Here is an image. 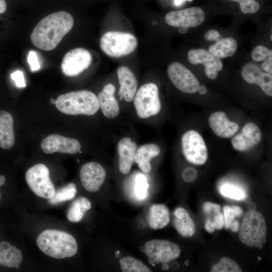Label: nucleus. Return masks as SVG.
Here are the masks:
<instances>
[{
    "label": "nucleus",
    "mask_w": 272,
    "mask_h": 272,
    "mask_svg": "<svg viewBox=\"0 0 272 272\" xmlns=\"http://www.w3.org/2000/svg\"><path fill=\"white\" fill-rule=\"evenodd\" d=\"M178 31L180 33L184 34L188 32V28L187 27H179Z\"/></svg>",
    "instance_id": "49"
},
{
    "label": "nucleus",
    "mask_w": 272,
    "mask_h": 272,
    "mask_svg": "<svg viewBox=\"0 0 272 272\" xmlns=\"http://www.w3.org/2000/svg\"><path fill=\"white\" fill-rule=\"evenodd\" d=\"M23 260V254L20 249L7 241L0 243V264L4 266L19 268Z\"/></svg>",
    "instance_id": "24"
},
{
    "label": "nucleus",
    "mask_w": 272,
    "mask_h": 272,
    "mask_svg": "<svg viewBox=\"0 0 272 272\" xmlns=\"http://www.w3.org/2000/svg\"><path fill=\"white\" fill-rule=\"evenodd\" d=\"M239 224L238 221L234 220L230 225V228L233 232H237L239 230Z\"/></svg>",
    "instance_id": "45"
},
{
    "label": "nucleus",
    "mask_w": 272,
    "mask_h": 272,
    "mask_svg": "<svg viewBox=\"0 0 272 272\" xmlns=\"http://www.w3.org/2000/svg\"><path fill=\"white\" fill-rule=\"evenodd\" d=\"M14 144L13 118L8 112L0 110V148L10 149Z\"/></svg>",
    "instance_id": "22"
},
{
    "label": "nucleus",
    "mask_w": 272,
    "mask_h": 272,
    "mask_svg": "<svg viewBox=\"0 0 272 272\" xmlns=\"http://www.w3.org/2000/svg\"><path fill=\"white\" fill-rule=\"evenodd\" d=\"M91 208L90 201L86 197L80 196L76 199L69 208L66 213L67 219L71 222H79Z\"/></svg>",
    "instance_id": "28"
},
{
    "label": "nucleus",
    "mask_w": 272,
    "mask_h": 272,
    "mask_svg": "<svg viewBox=\"0 0 272 272\" xmlns=\"http://www.w3.org/2000/svg\"><path fill=\"white\" fill-rule=\"evenodd\" d=\"M185 264L187 265H188L189 264L188 263V260H186V262H185Z\"/></svg>",
    "instance_id": "52"
},
{
    "label": "nucleus",
    "mask_w": 272,
    "mask_h": 272,
    "mask_svg": "<svg viewBox=\"0 0 272 272\" xmlns=\"http://www.w3.org/2000/svg\"><path fill=\"white\" fill-rule=\"evenodd\" d=\"M209 123L214 133L222 138L232 137L239 129L238 124L230 121L222 111L213 113L209 117Z\"/></svg>",
    "instance_id": "18"
},
{
    "label": "nucleus",
    "mask_w": 272,
    "mask_h": 272,
    "mask_svg": "<svg viewBox=\"0 0 272 272\" xmlns=\"http://www.w3.org/2000/svg\"><path fill=\"white\" fill-rule=\"evenodd\" d=\"M120 87L118 95L120 99L126 102L132 101L136 93L138 82L133 72L125 66H119L117 70Z\"/></svg>",
    "instance_id": "17"
},
{
    "label": "nucleus",
    "mask_w": 272,
    "mask_h": 272,
    "mask_svg": "<svg viewBox=\"0 0 272 272\" xmlns=\"http://www.w3.org/2000/svg\"><path fill=\"white\" fill-rule=\"evenodd\" d=\"M220 192L223 196L236 200H243L246 196L241 188L229 183L222 185Z\"/></svg>",
    "instance_id": "32"
},
{
    "label": "nucleus",
    "mask_w": 272,
    "mask_h": 272,
    "mask_svg": "<svg viewBox=\"0 0 272 272\" xmlns=\"http://www.w3.org/2000/svg\"><path fill=\"white\" fill-rule=\"evenodd\" d=\"M106 171L102 166L95 162L83 165L80 170V178L84 187L88 191H97L103 184Z\"/></svg>",
    "instance_id": "14"
},
{
    "label": "nucleus",
    "mask_w": 272,
    "mask_h": 272,
    "mask_svg": "<svg viewBox=\"0 0 272 272\" xmlns=\"http://www.w3.org/2000/svg\"><path fill=\"white\" fill-rule=\"evenodd\" d=\"M170 221L169 211L163 204H154L149 209L148 223L150 227L159 230L165 227Z\"/></svg>",
    "instance_id": "26"
},
{
    "label": "nucleus",
    "mask_w": 272,
    "mask_h": 272,
    "mask_svg": "<svg viewBox=\"0 0 272 272\" xmlns=\"http://www.w3.org/2000/svg\"><path fill=\"white\" fill-rule=\"evenodd\" d=\"M223 217L224 225L226 229H229L230 225L235 220L236 217H239L243 214L241 207L236 206L230 207L225 206L223 208Z\"/></svg>",
    "instance_id": "33"
},
{
    "label": "nucleus",
    "mask_w": 272,
    "mask_h": 272,
    "mask_svg": "<svg viewBox=\"0 0 272 272\" xmlns=\"http://www.w3.org/2000/svg\"><path fill=\"white\" fill-rule=\"evenodd\" d=\"M92 60L90 52L84 48H78L69 51L64 55L61 68L66 76H77L89 67Z\"/></svg>",
    "instance_id": "12"
},
{
    "label": "nucleus",
    "mask_w": 272,
    "mask_h": 272,
    "mask_svg": "<svg viewBox=\"0 0 272 272\" xmlns=\"http://www.w3.org/2000/svg\"><path fill=\"white\" fill-rule=\"evenodd\" d=\"M115 91V88L113 84H107L104 86L97 97L103 113L109 119L116 117L119 113V104L114 96Z\"/></svg>",
    "instance_id": "20"
},
{
    "label": "nucleus",
    "mask_w": 272,
    "mask_h": 272,
    "mask_svg": "<svg viewBox=\"0 0 272 272\" xmlns=\"http://www.w3.org/2000/svg\"><path fill=\"white\" fill-rule=\"evenodd\" d=\"M77 193L76 185L74 183H69L66 185L55 190L53 196L48 199V202L55 205L72 199Z\"/></svg>",
    "instance_id": "29"
},
{
    "label": "nucleus",
    "mask_w": 272,
    "mask_h": 272,
    "mask_svg": "<svg viewBox=\"0 0 272 272\" xmlns=\"http://www.w3.org/2000/svg\"><path fill=\"white\" fill-rule=\"evenodd\" d=\"M251 57L255 61H264L272 57V51L263 45H258L252 50Z\"/></svg>",
    "instance_id": "35"
},
{
    "label": "nucleus",
    "mask_w": 272,
    "mask_h": 272,
    "mask_svg": "<svg viewBox=\"0 0 272 272\" xmlns=\"http://www.w3.org/2000/svg\"><path fill=\"white\" fill-rule=\"evenodd\" d=\"M167 73L172 84L180 91L187 94L197 92L200 86L199 81L182 64L178 62L170 64Z\"/></svg>",
    "instance_id": "10"
},
{
    "label": "nucleus",
    "mask_w": 272,
    "mask_h": 272,
    "mask_svg": "<svg viewBox=\"0 0 272 272\" xmlns=\"http://www.w3.org/2000/svg\"><path fill=\"white\" fill-rule=\"evenodd\" d=\"M100 45L106 55L119 57L132 53L137 47L138 41L133 35L129 33L108 31L101 37Z\"/></svg>",
    "instance_id": "5"
},
{
    "label": "nucleus",
    "mask_w": 272,
    "mask_h": 272,
    "mask_svg": "<svg viewBox=\"0 0 272 272\" xmlns=\"http://www.w3.org/2000/svg\"><path fill=\"white\" fill-rule=\"evenodd\" d=\"M25 179L30 189L38 196L49 199L52 197L55 189L46 166L37 164L30 167L26 171Z\"/></svg>",
    "instance_id": "7"
},
{
    "label": "nucleus",
    "mask_w": 272,
    "mask_h": 272,
    "mask_svg": "<svg viewBox=\"0 0 272 272\" xmlns=\"http://www.w3.org/2000/svg\"><path fill=\"white\" fill-rule=\"evenodd\" d=\"M236 41L231 37L221 38L209 47V51L219 59L233 56L237 49Z\"/></svg>",
    "instance_id": "27"
},
{
    "label": "nucleus",
    "mask_w": 272,
    "mask_h": 272,
    "mask_svg": "<svg viewBox=\"0 0 272 272\" xmlns=\"http://www.w3.org/2000/svg\"><path fill=\"white\" fill-rule=\"evenodd\" d=\"M183 154L186 160L193 164L201 165L207 161L208 153L205 141L195 130L185 132L181 139Z\"/></svg>",
    "instance_id": "9"
},
{
    "label": "nucleus",
    "mask_w": 272,
    "mask_h": 272,
    "mask_svg": "<svg viewBox=\"0 0 272 272\" xmlns=\"http://www.w3.org/2000/svg\"><path fill=\"white\" fill-rule=\"evenodd\" d=\"M272 35L271 34L270 35V40H272V37H271Z\"/></svg>",
    "instance_id": "53"
},
{
    "label": "nucleus",
    "mask_w": 272,
    "mask_h": 272,
    "mask_svg": "<svg viewBox=\"0 0 272 272\" xmlns=\"http://www.w3.org/2000/svg\"><path fill=\"white\" fill-rule=\"evenodd\" d=\"M50 102H51V103L52 104H55L56 102V99L55 100V99L52 98H51Z\"/></svg>",
    "instance_id": "51"
},
{
    "label": "nucleus",
    "mask_w": 272,
    "mask_h": 272,
    "mask_svg": "<svg viewBox=\"0 0 272 272\" xmlns=\"http://www.w3.org/2000/svg\"><path fill=\"white\" fill-rule=\"evenodd\" d=\"M197 91L200 94L204 95L207 92V88L205 85H200Z\"/></svg>",
    "instance_id": "47"
},
{
    "label": "nucleus",
    "mask_w": 272,
    "mask_h": 272,
    "mask_svg": "<svg viewBox=\"0 0 272 272\" xmlns=\"http://www.w3.org/2000/svg\"><path fill=\"white\" fill-rule=\"evenodd\" d=\"M57 109L68 115H92L100 105L96 95L87 90L70 92L59 96L55 103Z\"/></svg>",
    "instance_id": "3"
},
{
    "label": "nucleus",
    "mask_w": 272,
    "mask_h": 272,
    "mask_svg": "<svg viewBox=\"0 0 272 272\" xmlns=\"http://www.w3.org/2000/svg\"><path fill=\"white\" fill-rule=\"evenodd\" d=\"M187 56L191 64H202L204 65L205 69H213L219 72L223 69V63L220 59L216 57L205 49H191L188 51Z\"/></svg>",
    "instance_id": "21"
},
{
    "label": "nucleus",
    "mask_w": 272,
    "mask_h": 272,
    "mask_svg": "<svg viewBox=\"0 0 272 272\" xmlns=\"http://www.w3.org/2000/svg\"><path fill=\"white\" fill-rule=\"evenodd\" d=\"M261 69L266 73H272V57L265 60L261 65Z\"/></svg>",
    "instance_id": "43"
},
{
    "label": "nucleus",
    "mask_w": 272,
    "mask_h": 272,
    "mask_svg": "<svg viewBox=\"0 0 272 272\" xmlns=\"http://www.w3.org/2000/svg\"><path fill=\"white\" fill-rule=\"evenodd\" d=\"M203 210L207 215L211 214H216L221 210V207L219 205L211 202H206L203 205Z\"/></svg>",
    "instance_id": "40"
},
{
    "label": "nucleus",
    "mask_w": 272,
    "mask_h": 272,
    "mask_svg": "<svg viewBox=\"0 0 272 272\" xmlns=\"http://www.w3.org/2000/svg\"><path fill=\"white\" fill-rule=\"evenodd\" d=\"M173 224L178 233L183 237H190L195 232V224L184 208H176L173 213Z\"/></svg>",
    "instance_id": "23"
},
{
    "label": "nucleus",
    "mask_w": 272,
    "mask_h": 272,
    "mask_svg": "<svg viewBox=\"0 0 272 272\" xmlns=\"http://www.w3.org/2000/svg\"><path fill=\"white\" fill-rule=\"evenodd\" d=\"M212 221L215 229L221 230L223 227L224 225V217L223 214L220 211L215 214L214 219Z\"/></svg>",
    "instance_id": "41"
},
{
    "label": "nucleus",
    "mask_w": 272,
    "mask_h": 272,
    "mask_svg": "<svg viewBox=\"0 0 272 272\" xmlns=\"http://www.w3.org/2000/svg\"><path fill=\"white\" fill-rule=\"evenodd\" d=\"M238 3L243 14H254L260 8L259 4L255 0H229Z\"/></svg>",
    "instance_id": "36"
},
{
    "label": "nucleus",
    "mask_w": 272,
    "mask_h": 272,
    "mask_svg": "<svg viewBox=\"0 0 272 272\" xmlns=\"http://www.w3.org/2000/svg\"><path fill=\"white\" fill-rule=\"evenodd\" d=\"M133 100L137 114L141 118L156 115L161 110L158 88L154 83L142 85L135 93Z\"/></svg>",
    "instance_id": "6"
},
{
    "label": "nucleus",
    "mask_w": 272,
    "mask_h": 272,
    "mask_svg": "<svg viewBox=\"0 0 272 272\" xmlns=\"http://www.w3.org/2000/svg\"><path fill=\"white\" fill-rule=\"evenodd\" d=\"M11 77L15 82L17 87L24 88L26 87V83L23 73L21 71H16L11 75Z\"/></svg>",
    "instance_id": "39"
},
{
    "label": "nucleus",
    "mask_w": 272,
    "mask_h": 272,
    "mask_svg": "<svg viewBox=\"0 0 272 272\" xmlns=\"http://www.w3.org/2000/svg\"><path fill=\"white\" fill-rule=\"evenodd\" d=\"M41 147L45 154L59 152L74 154L81 149V144L76 139L56 134L48 135L41 143Z\"/></svg>",
    "instance_id": "13"
},
{
    "label": "nucleus",
    "mask_w": 272,
    "mask_h": 272,
    "mask_svg": "<svg viewBox=\"0 0 272 272\" xmlns=\"http://www.w3.org/2000/svg\"><path fill=\"white\" fill-rule=\"evenodd\" d=\"M120 267L124 272H151L152 270L141 261L132 256H125L119 260Z\"/></svg>",
    "instance_id": "30"
},
{
    "label": "nucleus",
    "mask_w": 272,
    "mask_h": 272,
    "mask_svg": "<svg viewBox=\"0 0 272 272\" xmlns=\"http://www.w3.org/2000/svg\"><path fill=\"white\" fill-rule=\"evenodd\" d=\"M238 236L244 245L262 249L266 239V226L263 215L254 210L247 211L244 216Z\"/></svg>",
    "instance_id": "4"
},
{
    "label": "nucleus",
    "mask_w": 272,
    "mask_h": 272,
    "mask_svg": "<svg viewBox=\"0 0 272 272\" xmlns=\"http://www.w3.org/2000/svg\"><path fill=\"white\" fill-rule=\"evenodd\" d=\"M212 272H241L242 270L235 261L227 257L221 258L220 261L214 265Z\"/></svg>",
    "instance_id": "31"
},
{
    "label": "nucleus",
    "mask_w": 272,
    "mask_h": 272,
    "mask_svg": "<svg viewBox=\"0 0 272 272\" xmlns=\"http://www.w3.org/2000/svg\"><path fill=\"white\" fill-rule=\"evenodd\" d=\"M74 19L69 13L60 11L43 18L34 28L30 37L32 43L42 50L54 49L72 29Z\"/></svg>",
    "instance_id": "1"
},
{
    "label": "nucleus",
    "mask_w": 272,
    "mask_h": 272,
    "mask_svg": "<svg viewBox=\"0 0 272 272\" xmlns=\"http://www.w3.org/2000/svg\"><path fill=\"white\" fill-rule=\"evenodd\" d=\"M206 18L204 11L197 7L170 12L165 17L166 22L174 27L193 28L202 24Z\"/></svg>",
    "instance_id": "11"
},
{
    "label": "nucleus",
    "mask_w": 272,
    "mask_h": 272,
    "mask_svg": "<svg viewBox=\"0 0 272 272\" xmlns=\"http://www.w3.org/2000/svg\"><path fill=\"white\" fill-rule=\"evenodd\" d=\"M168 268V265L166 263H164L163 265V269H167Z\"/></svg>",
    "instance_id": "50"
},
{
    "label": "nucleus",
    "mask_w": 272,
    "mask_h": 272,
    "mask_svg": "<svg viewBox=\"0 0 272 272\" xmlns=\"http://www.w3.org/2000/svg\"><path fill=\"white\" fill-rule=\"evenodd\" d=\"M205 228L206 231L209 233H213L215 231V228L213 221L211 220V219L208 218L207 219Z\"/></svg>",
    "instance_id": "44"
},
{
    "label": "nucleus",
    "mask_w": 272,
    "mask_h": 272,
    "mask_svg": "<svg viewBox=\"0 0 272 272\" xmlns=\"http://www.w3.org/2000/svg\"><path fill=\"white\" fill-rule=\"evenodd\" d=\"M149 187L146 177L143 174H138L135 178V192L139 199H144Z\"/></svg>",
    "instance_id": "34"
},
{
    "label": "nucleus",
    "mask_w": 272,
    "mask_h": 272,
    "mask_svg": "<svg viewBox=\"0 0 272 272\" xmlns=\"http://www.w3.org/2000/svg\"><path fill=\"white\" fill-rule=\"evenodd\" d=\"M262 134L257 125L253 122L244 125L242 131L231 140L233 148L238 151H245L252 149L261 141Z\"/></svg>",
    "instance_id": "15"
},
{
    "label": "nucleus",
    "mask_w": 272,
    "mask_h": 272,
    "mask_svg": "<svg viewBox=\"0 0 272 272\" xmlns=\"http://www.w3.org/2000/svg\"><path fill=\"white\" fill-rule=\"evenodd\" d=\"M197 173L196 170L192 167L185 169L182 174V179L187 182L193 181L197 177Z\"/></svg>",
    "instance_id": "38"
},
{
    "label": "nucleus",
    "mask_w": 272,
    "mask_h": 272,
    "mask_svg": "<svg viewBox=\"0 0 272 272\" xmlns=\"http://www.w3.org/2000/svg\"><path fill=\"white\" fill-rule=\"evenodd\" d=\"M205 39L207 41H218L221 38L219 32L216 30H210L208 31L205 34Z\"/></svg>",
    "instance_id": "42"
},
{
    "label": "nucleus",
    "mask_w": 272,
    "mask_h": 272,
    "mask_svg": "<svg viewBox=\"0 0 272 272\" xmlns=\"http://www.w3.org/2000/svg\"><path fill=\"white\" fill-rule=\"evenodd\" d=\"M28 62L30 66L31 71L32 72H35L39 70L40 65L38 60L37 54L35 51H29L28 56Z\"/></svg>",
    "instance_id": "37"
},
{
    "label": "nucleus",
    "mask_w": 272,
    "mask_h": 272,
    "mask_svg": "<svg viewBox=\"0 0 272 272\" xmlns=\"http://www.w3.org/2000/svg\"><path fill=\"white\" fill-rule=\"evenodd\" d=\"M144 251L151 264L167 263L178 257L181 252L177 244L159 239L147 242L145 244Z\"/></svg>",
    "instance_id": "8"
},
{
    "label": "nucleus",
    "mask_w": 272,
    "mask_h": 272,
    "mask_svg": "<svg viewBox=\"0 0 272 272\" xmlns=\"http://www.w3.org/2000/svg\"><path fill=\"white\" fill-rule=\"evenodd\" d=\"M36 243L43 253L56 259L72 257L78 251L75 238L67 232L57 230L42 231L38 235Z\"/></svg>",
    "instance_id": "2"
},
{
    "label": "nucleus",
    "mask_w": 272,
    "mask_h": 272,
    "mask_svg": "<svg viewBox=\"0 0 272 272\" xmlns=\"http://www.w3.org/2000/svg\"><path fill=\"white\" fill-rule=\"evenodd\" d=\"M7 9V4L5 0H0V13H4Z\"/></svg>",
    "instance_id": "46"
},
{
    "label": "nucleus",
    "mask_w": 272,
    "mask_h": 272,
    "mask_svg": "<svg viewBox=\"0 0 272 272\" xmlns=\"http://www.w3.org/2000/svg\"><path fill=\"white\" fill-rule=\"evenodd\" d=\"M6 182V178L4 175H0V187L3 185ZM1 199V194L0 192V201Z\"/></svg>",
    "instance_id": "48"
},
{
    "label": "nucleus",
    "mask_w": 272,
    "mask_h": 272,
    "mask_svg": "<svg viewBox=\"0 0 272 272\" xmlns=\"http://www.w3.org/2000/svg\"><path fill=\"white\" fill-rule=\"evenodd\" d=\"M258 258H258L259 260L261 259V258H260V257H259Z\"/></svg>",
    "instance_id": "54"
},
{
    "label": "nucleus",
    "mask_w": 272,
    "mask_h": 272,
    "mask_svg": "<svg viewBox=\"0 0 272 272\" xmlns=\"http://www.w3.org/2000/svg\"><path fill=\"white\" fill-rule=\"evenodd\" d=\"M160 153V147L156 144H145L137 149L134 156V161L139 168L145 173L151 170L150 161L157 157Z\"/></svg>",
    "instance_id": "25"
},
{
    "label": "nucleus",
    "mask_w": 272,
    "mask_h": 272,
    "mask_svg": "<svg viewBox=\"0 0 272 272\" xmlns=\"http://www.w3.org/2000/svg\"><path fill=\"white\" fill-rule=\"evenodd\" d=\"M137 149L135 143L128 137L121 139L117 145L119 169L123 174H128L132 167Z\"/></svg>",
    "instance_id": "19"
},
{
    "label": "nucleus",
    "mask_w": 272,
    "mask_h": 272,
    "mask_svg": "<svg viewBox=\"0 0 272 272\" xmlns=\"http://www.w3.org/2000/svg\"><path fill=\"white\" fill-rule=\"evenodd\" d=\"M241 76L247 83L258 85L264 93L272 96L271 74L263 72L255 64L249 62L243 67Z\"/></svg>",
    "instance_id": "16"
}]
</instances>
